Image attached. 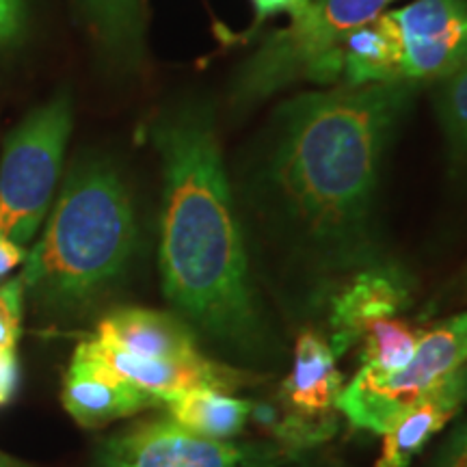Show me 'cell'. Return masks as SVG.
I'll return each instance as SVG.
<instances>
[{"mask_svg": "<svg viewBox=\"0 0 467 467\" xmlns=\"http://www.w3.org/2000/svg\"><path fill=\"white\" fill-rule=\"evenodd\" d=\"M418 85L306 91L273 117L260 169L266 206L301 251L329 271L381 262L375 202L385 151Z\"/></svg>", "mask_w": 467, "mask_h": 467, "instance_id": "cell-1", "label": "cell"}, {"mask_svg": "<svg viewBox=\"0 0 467 467\" xmlns=\"http://www.w3.org/2000/svg\"><path fill=\"white\" fill-rule=\"evenodd\" d=\"M162 165L161 279L182 320L232 353L258 355L266 329L210 104L186 102L150 132Z\"/></svg>", "mask_w": 467, "mask_h": 467, "instance_id": "cell-2", "label": "cell"}, {"mask_svg": "<svg viewBox=\"0 0 467 467\" xmlns=\"http://www.w3.org/2000/svg\"><path fill=\"white\" fill-rule=\"evenodd\" d=\"M134 243L137 221L121 175L107 161L80 162L26 255V296L61 312L87 306L124 273Z\"/></svg>", "mask_w": 467, "mask_h": 467, "instance_id": "cell-3", "label": "cell"}, {"mask_svg": "<svg viewBox=\"0 0 467 467\" xmlns=\"http://www.w3.org/2000/svg\"><path fill=\"white\" fill-rule=\"evenodd\" d=\"M392 3L396 0H312L243 63L232 83V104L249 109L296 80H309L323 58Z\"/></svg>", "mask_w": 467, "mask_h": 467, "instance_id": "cell-4", "label": "cell"}, {"mask_svg": "<svg viewBox=\"0 0 467 467\" xmlns=\"http://www.w3.org/2000/svg\"><path fill=\"white\" fill-rule=\"evenodd\" d=\"M72 132L67 93L52 98L5 139L0 161V234L25 247L55 200L63 156Z\"/></svg>", "mask_w": 467, "mask_h": 467, "instance_id": "cell-5", "label": "cell"}, {"mask_svg": "<svg viewBox=\"0 0 467 467\" xmlns=\"http://www.w3.org/2000/svg\"><path fill=\"white\" fill-rule=\"evenodd\" d=\"M467 364V312L422 331L411 361L396 372L359 368L353 381L344 385L336 409L358 429L385 435L420 396L440 385Z\"/></svg>", "mask_w": 467, "mask_h": 467, "instance_id": "cell-6", "label": "cell"}, {"mask_svg": "<svg viewBox=\"0 0 467 467\" xmlns=\"http://www.w3.org/2000/svg\"><path fill=\"white\" fill-rule=\"evenodd\" d=\"M299 452L277 441L210 440L169 416L139 420L96 448L98 467H296Z\"/></svg>", "mask_w": 467, "mask_h": 467, "instance_id": "cell-7", "label": "cell"}, {"mask_svg": "<svg viewBox=\"0 0 467 467\" xmlns=\"http://www.w3.org/2000/svg\"><path fill=\"white\" fill-rule=\"evenodd\" d=\"M392 35L396 83H440L467 66V0H413L381 14Z\"/></svg>", "mask_w": 467, "mask_h": 467, "instance_id": "cell-8", "label": "cell"}, {"mask_svg": "<svg viewBox=\"0 0 467 467\" xmlns=\"http://www.w3.org/2000/svg\"><path fill=\"white\" fill-rule=\"evenodd\" d=\"M161 405V399L110 368L89 340L76 347L63 379V407L80 426L100 429Z\"/></svg>", "mask_w": 467, "mask_h": 467, "instance_id": "cell-9", "label": "cell"}, {"mask_svg": "<svg viewBox=\"0 0 467 467\" xmlns=\"http://www.w3.org/2000/svg\"><path fill=\"white\" fill-rule=\"evenodd\" d=\"M411 303V282L399 265L381 260L350 273L331 296V348L340 358L375 320L394 318Z\"/></svg>", "mask_w": 467, "mask_h": 467, "instance_id": "cell-10", "label": "cell"}, {"mask_svg": "<svg viewBox=\"0 0 467 467\" xmlns=\"http://www.w3.org/2000/svg\"><path fill=\"white\" fill-rule=\"evenodd\" d=\"M89 342L110 368H115L121 377L139 385L145 392L154 394L161 402L175 394L191 392V389L236 392L262 379L249 370L208 359L206 355L197 359H148L104 344L98 337H89Z\"/></svg>", "mask_w": 467, "mask_h": 467, "instance_id": "cell-11", "label": "cell"}, {"mask_svg": "<svg viewBox=\"0 0 467 467\" xmlns=\"http://www.w3.org/2000/svg\"><path fill=\"white\" fill-rule=\"evenodd\" d=\"M98 340L148 359H197L191 325L167 312L148 307H117L98 323Z\"/></svg>", "mask_w": 467, "mask_h": 467, "instance_id": "cell-12", "label": "cell"}, {"mask_svg": "<svg viewBox=\"0 0 467 467\" xmlns=\"http://www.w3.org/2000/svg\"><path fill=\"white\" fill-rule=\"evenodd\" d=\"M344 389L337 355L318 331H303L295 344L292 368L282 383L284 402L306 416H325Z\"/></svg>", "mask_w": 467, "mask_h": 467, "instance_id": "cell-13", "label": "cell"}, {"mask_svg": "<svg viewBox=\"0 0 467 467\" xmlns=\"http://www.w3.org/2000/svg\"><path fill=\"white\" fill-rule=\"evenodd\" d=\"M254 402L223 389H191L162 402L167 416L210 440H236L251 420Z\"/></svg>", "mask_w": 467, "mask_h": 467, "instance_id": "cell-14", "label": "cell"}, {"mask_svg": "<svg viewBox=\"0 0 467 467\" xmlns=\"http://www.w3.org/2000/svg\"><path fill=\"white\" fill-rule=\"evenodd\" d=\"M100 44L121 61L141 55L143 0H80Z\"/></svg>", "mask_w": 467, "mask_h": 467, "instance_id": "cell-15", "label": "cell"}, {"mask_svg": "<svg viewBox=\"0 0 467 467\" xmlns=\"http://www.w3.org/2000/svg\"><path fill=\"white\" fill-rule=\"evenodd\" d=\"M420 336L411 325L399 318H381L368 325L361 336V368L379 372H396L405 368L416 353Z\"/></svg>", "mask_w": 467, "mask_h": 467, "instance_id": "cell-16", "label": "cell"}, {"mask_svg": "<svg viewBox=\"0 0 467 467\" xmlns=\"http://www.w3.org/2000/svg\"><path fill=\"white\" fill-rule=\"evenodd\" d=\"M251 420H255L262 429L271 431L273 441L282 443L290 451H307L318 446L336 433V420L325 416H306L292 409V413H282L271 405H251Z\"/></svg>", "mask_w": 467, "mask_h": 467, "instance_id": "cell-17", "label": "cell"}, {"mask_svg": "<svg viewBox=\"0 0 467 467\" xmlns=\"http://www.w3.org/2000/svg\"><path fill=\"white\" fill-rule=\"evenodd\" d=\"M435 113L454 167L467 169V66L435 83Z\"/></svg>", "mask_w": 467, "mask_h": 467, "instance_id": "cell-18", "label": "cell"}, {"mask_svg": "<svg viewBox=\"0 0 467 467\" xmlns=\"http://www.w3.org/2000/svg\"><path fill=\"white\" fill-rule=\"evenodd\" d=\"M25 299L26 292L22 277L9 279L7 284L0 285V353H16Z\"/></svg>", "mask_w": 467, "mask_h": 467, "instance_id": "cell-19", "label": "cell"}, {"mask_svg": "<svg viewBox=\"0 0 467 467\" xmlns=\"http://www.w3.org/2000/svg\"><path fill=\"white\" fill-rule=\"evenodd\" d=\"M25 26V3L22 0H0V46L11 42Z\"/></svg>", "mask_w": 467, "mask_h": 467, "instance_id": "cell-20", "label": "cell"}, {"mask_svg": "<svg viewBox=\"0 0 467 467\" xmlns=\"http://www.w3.org/2000/svg\"><path fill=\"white\" fill-rule=\"evenodd\" d=\"M309 3H312V0H251L258 22L268 20V17L279 14H288L292 20V17L301 16L303 11L309 7Z\"/></svg>", "mask_w": 467, "mask_h": 467, "instance_id": "cell-21", "label": "cell"}, {"mask_svg": "<svg viewBox=\"0 0 467 467\" xmlns=\"http://www.w3.org/2000/svg\"><path fill=\"white\" fill-rule=\"evenodd\" d=\"M433 467H467V424L448 440Z\"/></svg>", "mask_w": 467, "mask_h": 467, "instance_id": "cell-22", "label": "cell"}, {"mask_svg": "<svg viewBox=\"0 0 467 467\" xmlns=\"http://www.w3.org/2000/svg\"><path fill=\"white\" fill-rule=\"evenodd\" d=\"M17 359L16 353H0V405H5L16 392Z\"/></svg>", "mask_w": 467, "mask_h": 467, "instance_id": "cell-23", "label": "cell"}, {"mask_svg": "<svg viewBox=\"0 0 467 467\" xmlns=\"http://www.w3.org/2000/svg\"><path fill=\"white\" fill-rule=\"evenodd\" d=\"M26 260V251L20 244L11 243L9 238H5L0 234V277L7 275V273L14 271L16 266L25 265Z\"/></svg>", "mask_w": 467, "mask_h": 467, "instance_id": "cell-24", "label": "cell"}, {"mask_svg": "<svg viewBox=\"0 0 467 467\" xmlns=\"http://www.w3.org/2000/svg\"><path fill=\"white\" fill-rule=\"evenodd\" d=\"M0 467H28V465L20 463V461H17V459L9 457L7 452H3V451H0Z\"/></svg>", "mask_w": 467, "mask_h": 467, "instance_id": "cell-25", "label": "cell"}, {"mask_svg": "<svg viewBox=\"0 0 467 467\" xmlns=\"http://www.w3.org/2000/svg\"><path fill=\"white\" fill-rule=\"evenodd\" d=\"M465 295H467V275H465Z\"/></svg>", "mask_w": 467, "mask_h": 467, "instance_id": "cell-26", "label": "cell"}]
</instances>
